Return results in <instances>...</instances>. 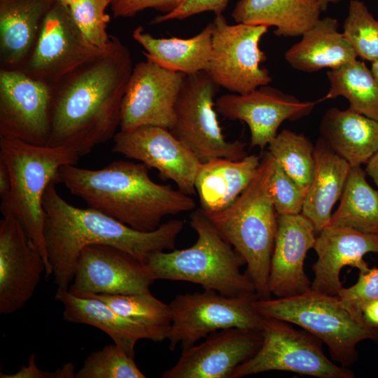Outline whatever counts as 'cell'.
<instances>
[{"instance_id": "cell-17", "label": "cell", "mask_w": 378, "mask_h": 378, "mask_svg": "<svg viewBox=\"0 0 378 378\" xmlns=\"http://www.w3.org/2000/svg\"><path fill=\"white\" fill-rule=\"evenodd\" d=\"M46 265L20 223L10 216L0 221V314H12L33 297Z\"/></svg>"}, {"instance_id": "cell-44", "label": "cell", "mask_w": 378, "mask_h": 378, "mask_svg": "<svg viewBox=\"0 0 378 378\" xmlns=\"http://www.w3.org/2000/svg\"><path fill=\"white\" fill-rule=\"evenodd\" d=\"M365 172L372 178L378 188V150L368 161Z\"/></svg>"}, {"instance_id": "cell-23", "label": "cell", "mask_w": 378, "mask_h": 378, "mask_svg": "<svg viewBox=\"0 0 378 378\" xmlns=\"http://www.w3.org/2000/svg\"><path fill=\"white\" fill-rule=\"evenodd\" d=\"M54 0H0V69L20 71Z\"/></svg>"}, {"instance_id": "cell-20", "label": "cell", "mask_w": 378, "mask_h": 378, "mask_svg": "<svg viewBox=\"0 0 378 378\" xmlns=\"http://www.w3.org/2000/svg\"><path fill=\"white\" fill-rule=\"evenodd\" d=\"M277 230L270 262L268 288L275 298H286L311 289L304 262L314 248L316 232L302 213L278 215Z\"/></svg>"}, {"instance_id": "cell-29", "label": "cell", "mask_w": 378, "mask_h": 378, "mask_svg": "<svg viewBox=\"0 0 378 378\" xmlns=\"http://www.w3.org/2000/svg\"><path fill=\"white\" fill-rule=\"evenodd\" d=\"M316 0H239L232 17L237 23L276 27L277 36H302L319 20Z\"/></svg>"}, {"instance_id": "cell-12", "label": "cell", "mask_w": 378, "mask_h": 378, "mask_svg": "<svg viewBox=\"0 0 378 378\" xmlns=\"http://www.w3.org/2000/svg\"><path fill=\"white\" fill-rule=\"evenodd\" d=\"M107 48L102 50L88 43L69 6L55 1L45 18L33 52L20 71L51 87Z\"/></svg>"}, {"instance_id": "cell-4", "label": "cell", "mask_w": 378, "mask_h": 378, "mask_svg": "<svg viewBox=\"0 0 378 378\" xmlns=\"http://www.w3.org/2000/svg\"><path fill=\"white\" fill-rule=\"evenodd\" d=\"M274 166L275 159L269 151L265 152L252 181L237 199L223 210L205 213L244 259L246 273L254 284L258 299L272 298L268 279L278 224L270 189Z\"/></svg>"}, {"instance_id": "cell-2", "label": "cell", "mask_w": 378, "mask_h": 378, "mask_svg": "<svg viewBox=\"0 0 378 378\" xmlns=\"http://www.w3.org/2000/svg\"><path fill=\"white\" fill-rule=\"evenodd\" d=\"M44 239L54 283L68 289L80 251L102 244L122 250L144 263L153 253L173 250L184 222L172 219L150 232L134 230L94 209H80L63 199L51 182L43 197Z\"/></svg>"}, {"instance_id": "cell-10", "label": "cell", "mask_w": 378, "mask_h": 378, "mask_svg": "<svg viewBox=\"0 0 378 378\" xmlns=\"http://www.w3.org/2000/svg\"><path fill=\"white\" fill-rule=\"evenodd\" d=\"M257 296L229 297L213 290L179 294L169 303V348L188 349L209 334L226 328L262 330L264 317L253 306Z\"/></svg>"}, {"instance_id": "cell-16", "label": "cell", "mask_w": 378, "mask_h": 378, "mask_svg": "<svg viewBox=\"0 0 378 378\" xmlns=\"http://www.w3.org/2000/svg\"><path fill=\"white\" fill-rule=\"evenodd\" d=\"M154 281L143 262L117 248L94 244L83 248L68 290L74 295L132 294L150 291Z\"/></svg>"}, {"instance_id": "cell-15", "label": "cell", "mask_w": 378, "mask_h": 378, "mask_svg": "<svg viewBox=\"0 0 378 378\" xmlns=\"http://www.w3.org/2000/svg\"><path fill=\"white\" fill-rule=\"evenodd\" d=\"M113 139V153L156 169L162 178L172 180L187 195L196 192L195 181L202 162L169 129L144 125L120 130Z\"/></svg>"}, {"instance_id": "cell-36", "label": "cell", "mask_w": 378, "mask_h": 378, "mask_svg": "<svg viewBox=\"0 0 378 378\" xmlns=\"http://www.w3.org/2000/svg\"><path fill=\"white\" fill-rule=\"evenodd\" d=\"M109 0H78L69 8L72 18L85 40L90 45L106 49L111 42V35L106 31L110 16L106 8Z\"/></svg>"}, {"instance_id": "cell-7", "label": "cell", "mask_w": 378, "mask_h": 378, "mask_svg": "<svg viewBox=\"0 0 378 378\" xmlns=\"http://www.w3.org/2000/svg\"><path fill=\"white\" fill-rule=\"evenodd\" d=\"M253 306L262 316L297 325L315 336L326 344L332 359L345 368L357 360L359 342H378V329L355 318L337 295L311 288L290 297L256 298Z\"/></svg>"}, {"instance_id": "cell-33", "label": "cell", "mask_w": 378, "mask_h": 378, "mask_svg": "<svg viewBox=\"0 0 378 378\" xmlns=\"http://www.w3.org/2000/svg\"><path fill=\"white\" fill-rule=\"evenodd\" d=\"M80 297L97 298L119 314L145 326L169 330V304L156 298L150 291L132 294H88Z\"/></svg>"}, {"instance_id": "cell-26", "label": "cell", "mask_w": 378, "mask_h": 378, "mask_svg": "<svg viewBox=\"0 0 378 378\" xmlns=\"http://www.w3.org/2000/svg\"><path fill=\"white\" fill-rule=\"evenodd\" d=\"M320 132L326 144L351 167L367 163L378 150V121L349 108L328 109Z\"/></svg>"}, {"instance_id": "cell-35", "label": "cell", "mask_w": 378, "mask_h": 378, "mask_svg": "<svg viewBox=\"0 0 378 378\" xmlns=\"http://www.w3.org/2000/svg\"><path fill=\"white\" fill-rule=\"evenodd\" d=\"M129 356L117 345L108 344L92 352L83 365L76 372L75 378H145Z\"/></svg>"}, {"instance_id": "cell-31", "label": "cell", "mask_w": 378, "mask_h": 378, "mask_svg": "<svg viewBox=\"0 0 378 378\" xmlns=\"http://www.w3.org/2000/svg\"><path fill=\"white\" fill-rule=\"evenodd\" d=\"M327 76L330 89L323 100L344 97L349 109L378 121V83L364 62L356 59Z\"/></svg>"}, {"instance_id": "cell-21", "label": "cell", "mask_w": 378, "mask_h": 378, "mask_svg": "<svg viewBox=\"0 0 378 378\" xmlns=\"http://www.w3.org/2000/svg\"><path fill=\"white\" fill-rule=\"evenodd\" d=\"M313 248L318 259L312 267L315 276L311 288L337 295L343 288L340 274L344 267H356L359 272L370 270L363 257L378 254V234L329 225L318 233Z\"/></svg>"}, {"instance_id": "cell-43", "label": "cell", "mask_w": 378, "mask_h": 378, "mask_svg": "<svg viewBox=\"0 0 378 378\" xmlns=\"http://www.w3.org/2000/svg\"><path fill=\"white\" fill-rule=\"evenodd\" d=\"M10 178L6 162L0 158V197H4L9 192Z\"/></svg>"}, {"instance_id": "cell-8", "label": "cell", "mask_w": 378, "mask_h": 378, "mask_svg": "<svg viewBox=\"0 0 378 378\" xmlns=\"http://www.w3.org/2000/svg\"><path fill=\"white\" fill-rule=\"evenodd\" d=\"M219 88L206 71L185 75L175 103L169 131L202 162L216 158L239 160L248 155L246 144L227 141L223 134L214 102Z\"/></svg>"}, {"instance_id": "cell-45", "label": "cell", "mask_w": 378, "mask_h": 378, "mask_svg": "<svg viewBox=\"0 0 378 378\" xmlns=\"http://www.w3.org/2000/svg\"><path fill=\"white\" fill-rule=\"evenodd\" d=\"M319 4L321 10H324L327 8L329 3H337L341 0H316Z\"/></svg>"}, {"instance_id": "cell-14", "label": "cell", "mask_w": 378, "mask_h": 378, "mask_svg": "<svg viewBox=\"0 0 378 378\" xmlns=\"http://www.w3.org/2000/svg\"><path fill=\"white\" fill-rule=\"evenodd\" d=\"M185 75L147 59L136 64L122 103L120 130L129 132L144 125L170 130Z\"/></svg>"}, {"instance_id": "cell-40", "label": "cell", "mask_w": 378, "mask_h": 378, "mask_svg": "<svg viewBox=\"0 0 378 378\" xmlns=\"http://www.w3.org/2000/svg\"><path fill=\"white\" fill-rule=\"evenodd\" d=\"M230 0H184L173 12L155 18L151 23L159 24L172 20H183L203 12L223 14Z\"/></svg>"}, {"instance_id": "cell-42", "label": "cell", "mask_w": 378, "mask_h": 378, "mask_svg": "<svg viewBox=\"0 0 378 378\" xmlns=\"http://www.w3.org/2000/svg\"><path fill=\"white\" fill-rule=\"evenodd\" d=\"M361 314L363 321L368 326L378 329V299L365 304Z\"/></svg>"}, {"instance_id": "cell-6", "label": "cell", "mask_w": 378, "mask_h": 378, "mask_svg": "<svg viewBox=\"0 0 378 378\" xmlns=\"http://www.w3.org/2000/svg\"><path fill=\"white\" fill-rule=\"evenodd\" d=\"M80 155L74 150L48 145H34L0 137V158L10 178L8 193L1 198L3 216H10L22 225L40 250L46 265V277L52 276L44 239L45 212L43 197L59 168L76 165Z\"/></svg>"}, {"instance_id": "cell-18", "label": "cell", "mask_w": 378, "mask_h": 378, "mask_svg": "<svg viewBox=\"0 0 378 378\" xmlns=\"http://www.w3.org/2000/svg\"><path fill=\"white\" fill-rule=\"evenodd\" d=\"M316 102H301L268 85L246 94L230 93L215 102L216 112L231 120L245 122L251 146L263 149L276 137L285 120H296L310 113Z\"/></svg>"}, {"instance_id": "cell-30", "label": "cell", "mask_w": 378, "mask_h": 378, "mask_svg": "<svg viewBox=\"0 0 378 378\" xmlns=\"http://www.w3.org/2000/svg\"><path fill=\"white\" fill-rule=\"evenodd\" d=\"M330 225L378 234V190L368 183L361 166L351 167Z\"/></svg>"}, {"instance_id": "cell-9", "label": "cell", "mask_w": 378, "mask_h": 378, "mask_svg": "<svg viewBox=\"0 0 378 378\" xmlns=\"http://www.w3.org/2000/svg\"><path fill=\"white\" fill-rule=\"evenodd\" d=\"M264 317L262 340L257 352L239 365L230 378L279 370L318 378H354L350 370L332 362L323 353L322 342L290 323Z\"/></svg>"}, {"instance_id": "cell-27", "label": "cell", "mask_w": 378, "mask_h": 378, "mask_svg": "<svg viewBox=\"0 0 378 378\" xmlns=\"http://www.w3.org/2000/svg\"><path fill=\"white\" fill-rule=\"evenodd\" d=\"M338 27L335 18L319 19L285 52V59L293 68L304 72L337 69L356 60L358 55Z\"/></svg>"}, {"instance_id": "cell-28", "label": "cell", "mask_w": 378, "mask_h": 378, "mask_svg": "<svg viewBox=\"0 0 378 378\" xmlns=\"http://www.w3.org/2000/svg\"><path fill=\"white\" fill-rule=\"evenodd\" d=\"M213 23L188 38H156L136 27L133 38L145 50L144 55L159 66L186 75L206 71L212 52Z\"/></svg>"}, {"instance_id": "cell-1", "label": "cell", "mask_w": 378, "mask_h": 378, "mask_svg": "<svg viewBox=\"0 0 378 378\" xmlns=\"http://www.w3.org/2000/svg\"><path fill=\"white\" fill-rule=\"evenodd\" d=\"M133 67L128 48L111 35L110 45L102 55L51 86L47 145L68 148L83 156L113 138Z\"/></svg>"}, {"instance_id": "cell-19", "label": "cell", "mask_w": 378, "mask_h": 378, "mask_svg": "<svg viewBox=\"0 0 378 378\" xmlns=\"http://www.w3.org/2000/svg\"><path fill=\"white\" fill-rule=\"evenodd\" d=\"M262 330L237 328L209 334L200 344L183 349L162 378H230L233 371L260 348Z\"/></svg>"}, {"instance_id": "cell-3", "label": "cell", "mask_w": 378, "mask_h": 378, "mask_svg": "<svg viewBox=\"0 0 378 378\" xmlns=\"http://www.w3.org/2000/svg\"><path fill=\"white\" fill-rule=\"evenodd\" d=\"M55 181L89 208L143 232L157 229L167 216L192 211L196 206L190 195L154 182L142 162L116 160L99 169L64 165Z\"/></svg>"}, {"instance_id": "cell-46", "label": "cell", "mask_w": 378, "mask_h": 378, "mask_svg": "<svg viewBox=\"0 0 378 378\" xmlns=\"http://www.w3.org/2000/svg\"><path fill=\"white\" fill-rule=\"evenodd\" d=\"M370 70L378 83V60L372 63Z\"/></svg>"}, {"instance_id": "cell-37", "label": "cell", "mask_w": 378, "mask_h": 378, "mask_svg": "<svg viewBox=\"0 0 378 378\" xmlns=\"http://www.w3.org/2000/svg\"><path fill=\"white\" fill-rule=\"evenodd\" d=\"M270 189L278 215H295L302 211L305 193L275 160Z\"/></svg>"}, {"instance_id": "cell-32", "label": "cell", "mask_w": 378, "mask_h": 378, "mask_svg": "<svg viewBox=\"0 0 378 378\" xmlns=\"http://www.w3.org/2000/svg\"><path fill=\"white\" fill-rule=\"evenodd\" d=\"M286 174L307 193L314 172V146L303 134L283 130L268 145Z\"/></svg>"}, {"instance_id": "cell-41", "label": "cell", "mask_w": 378, "mask_h": 378, "mask_svg": "<svg viewBox=\"0 0 378 378\" xmlns=\"http://www.w3.org/2000/svg\"><path fill=\"white\" fill-rule=\"evenodd\" d=\"M75 365L67 363L55 372L43 371L40 370L35 361L34 354L29 357L27 365L22 366L16 373L6 374L1 372V378H75Z\"/></svg>"}, {"instance_id": "cell-39", "label": "cell", "mask_w": 378, "mask_h": 378, "mask_svg": "<svg viewBox=\"0 0 378 378\" xmlns=\"http://www.w3.org/2000/svg\"><path fill=\"white\" fill-rule=\"evenodd\" d=\"M184 0H109L114 18H131L139 12L153 8L163 14L176 9Z\"/></svg>"}, {"instance_id": "cell-38", "label": "cell", "mask_w": 378, "mask_h": 378, "mask_svg": "<svg viewBox=\"0 0 378 378\" xmlns=\"http://www.w3.org/2000/svg\"><path fill=\"white\" fill-rule=\"evenodd\" d=\"M337 296L355 318L363 321L361 314L363 305L378 299V268L359 272L357 281L349 288H342Z\"/></svg>"}, {"instance_id": "cell-13", "label": "cell", "mask_w": 378, "mask_h": 378, "mask_svg": "<svg viewBox=\"0 0 378 378\" xmlns=\"http://www.w3.org/2000/svg\"><path fill=\"white\" fill-rule=\"evenodd\" d=\"M51 88L21 71L0 69V137L47 145Z\"/></svg>"}, {"instance_id": "cell-47", "label": "cell", "mask_w": 378, "mask_h": 378, "mask_svg": "<svg viewBox=\"0 0 378 378\" xmlns=\"http://www.w3.org/2000/svg\"><path fill=\"white\" fill-rule=\"evenodd\" d=\"M54 1L59 2L66 6H69L71 4H73L74 2L78 0H54Z\"/></svg>"}, {"instance_id": "cell-25", "label": "cell", "mask_w": 378, "mask_h": 378, "mask_svg": "<svg viewBox=\"0 0 378 378\" xmlns=\"http://www.w3.org/2000/svg\"><path fill=\"white\" fill-rule=\"evenodd\" d=\"M314 172L302 214L316 234L330 223L332 209L340 199L351 166L320 137L314 146Z\"/></svg>"}, {"instance_id": "cell-5", "label": "cell", "mask_w": 378, "mask_h": 378, "mask_svg": "<svg viewBox=\"0 0 378 378\" xmlns=\"http://www.w3.org/2000/svg\"><path fill=\"white\" fill-rule=\"evenodd\" d=\"M190 224L197 239L189 248L159 251L144 263L153 280L188 281L229 297L257 296L244 259L227 241L201 209L193 210ZM258 297V296H257Z\"/></svg>"}, {"instance_id": "cell-11", "label": "cell", "mask_w": 378, "mask_h": 378, "mask_svg": "<svg viewBox=\"0 0 378 378\" xmlns=\"http://www.w3.org/2000/svg\"><path fill=\"white\" fill-rule=\"evenodd\" d=\"M213 23L212 52L206 71L219 86L246 94L268 85L272 78L260 63L267 59L259 43L268 27L244 23L230 24L223 14Z\"/></svg>"}, {"instance_id": "cell-22", "label": "cell", "mask_w": 378, "mask_h": 378, "mask_svg": "<svg viewBox=\"0 0 378 378\" xmlns=\"http://www.w3.org/2000/svg\"><path fill=\"white\" fill-rule=\"evenodd\" d=\"M55 298L63 305L64 321L99 329L132 358L134 356V346L139 340L159 342L167 340L169 330L149 327L134 321L97 298L76 296L68 289L62 288H57Z\"/></svg>"}, {"instance_id": "cell-24", "label": "cell", "mask_w": 378, "mask_h": 378, "mask_svg": "<svg viewBox=\"0 0 378 378\" xmlns=\"http://www.w3.org/2000/svg\"><path fill=\"white\" fill-rule=\"evenodd\" d=\"M260 161L248 155L239 160L216 158L202 162L195 181L200 209L208 214L229 206L249 186Z\"/></svg>"}, {"instance_id": "cell-34", "label": "cell", "mask_w": 378, "mask_h": 378, "mask_svg": "<svg viewBox=\"0 0 378 378\" xmlns=\"http://www.w3.org/2000/svg\"><path fill=\"white\" fill-rule=\"evenodd\" d=\"M343 28L345 38L358 57L371 63L378 60V20L363 2L351 1Z\"/></svg>"}]
</instances>
